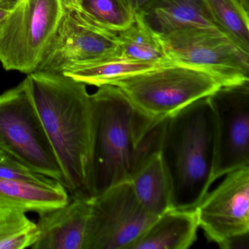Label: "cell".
Wrapping results in <instances>:
<instances>
[{
  "mask_svg": "<svg viewBox=\"0 0 249 249\" xmlns=\"http://www.w3.org/2000/svg\"><path fill=\"white\" fill-rule=\"evenodd\" d=\"M36 110L54 150L71 198L94 197L93 122L87 85L63 74L27 77Z\"/></svg>",
  "mask_w": 249,
  "mask_h": 249,
  "instance_id": "1",
  "label": "cell"
},
{
  "mask_svg": "<svg viewBox=\"0 0 249 249\" xmlns=\"http://www.w3.org/2000/svg\"><path fill=\"white\" fill-rule=\"evenodd\" d=\"M98 88L91 95L94 197L129 181L137 169L160 151L166 120L155 124L145 119L115 86Z\"/></svg>",
  "mask_w": 249,
  "mask_h": 249,
  "instance_id": "2",
  "label": "cell"
},
{
  "mask_svg": "<svg viewBox=\"0 0 249 249\" xmlns=\"http://www.w3.org/2000/svg\"><path fill=\"white\" fill-rule=\"evenodd\" d=\"M160 153L171 188L172 208L195 209L213 183L215 123L208 97L166 119Z\"/></svg>",
  "mask_w": 249,
  "mask_h": 249,
  "instance_id": "3",
  "label": "cell"
},
{
  "mask_svg": "<svg viewBox=\"0 0 249 249\" xmlns=\"http://www.w3.org/2000/svg\"><path fill=\"white\" fill-rule=\"evenodd\" d=\"M135 110L157 124L221 87L211 75L183 65L164 64L110 83Z\"/></svg>",
  "mask_w": 249,
  "mask_h": 249,
  "instance_id": "4",
  "label": "cell"
},
{
  "mask_svg": "<svg viewBox=\"0 0 249 249\" xmlns=\"http://www.w3.org/2000/svg\"><path fill=\"white\" fill-rule=\"evenodd\" d=\"M0 145L32 171L65 186L63 173L36 110L27 78L0 95Z\"/></svg>",
  "mask_w": 249,
  "mask_h": 249,
  "instance_id": "5",
  "label": "cell"
},
{
  "mask_svg": "<svg viewBox=\"0 0 249 249\" xmlns=\"http://www.w3.org/2000/svg\"><path fill=\"white\" fill-rule=\"evenodd\" d=\"M60 0H19L0 24V62L6 71L36 72L64 13Z\"/></svg>",
  "mask_w": 249,
  "mask_h": 249,
  "instance_id": "6",
  "label": "cell"
},
{
  "mask_svg": "<svg viewBox=\"0 0 249 249\" xmlns=\"http://www.w3.org/2000/svg\"><path fill=\"white\" fill-rule=\"evenodd\" d=\"M160 36L168 64L202 71L221 87L249 81V53L218 30L187 27Z\"/></svg>",
  "mask_w": 249,
  "mask_h": 249,
  "instance_id": "7",
  "label": "cell"
},
{
  "mask_svg": "<svg viewBox=\"0 0 249 249\" xmlns=\"http://www.w3.org/2000/svg\"><path fill=\"white\" fill-rule=\"evenodd\" d=\"M91 204L84 249H129L157 217L141 205L129 181L111 186Z\"/></svg>",
  "mask_w": 249,
  "mask_h": 249,
  "instance_id": "8",
  "label": "cell"
},
{
  "mask_svg": "<svg viewBox=\"0 0 249 249\" xmlns=\"http://www.w3.org/2000/svg\"><path fill=\"white\" fill-rule=\"evenodd\" d=\"M64 9L37 71L62 74L75 64L122 56L118 32L80 10Z\"/></svg>",
  "mask_w": 249,
  "mask_h": 249,
  "instance_id": "9",
  "label": "cell"
},
{
  "mask_svg": "<svg viewBox=\"0 0 249 249\" xmlns=\"http://www.w3.org/2000/svg\"><path fill=\"white\" fill-rule=\"evenodd\" d=\"M208 99L215 123L214 182L249 167V81L221 87Z\"/></svg>",
  "mask_w": 249,
  "mask_h": 249,
  "instance_id": "10",
  "label": "cell"
},
{
  "mask_svg": "<svg viewBox=\"0 0 249 249\" xmlns=\"http://www.w3.org/2000/svg\"><path fill=\"white\" fill-rule=\"evenodd\" d=\"M225 176L195 208L199 228L221 249L230 240L249 233V167Z\"/></svg>",
  "mask_w": 249,
  "mask_h": 249,
  "instance_id": "11",
  "label": "cell"
},
{
  "mask_svg": "<svg viewBox=\"0 0 249 249\" xmlns=\"http://www.w3.org/2000/svg\"><path fill=\"white\" fill-rule=\"evenodd\" d=\"M91 200L71 198L68 204L40 214L34 249H84Z\"/></svg>",
  "mask_w": 249,
  "mask_h": 249,
  "instance_id": "12",
  "label": "cell"
},
{
  "mask_svg": "<svg viewBox=\"0 0 249 249\" xmlns=\"http://www.w3.org/2000/svg\"><path fill=\"white\" fill-rule=\"evenodd\" d=\"M138 12L159 36L187 27L222 33L205 0H152Z\"/></svg>",
  "mask_w": 249,
  "mask_h": 249,
  "instance_id": "13",
  "label": "cell"
},
{
  "mask_svg": "<svg viewBox=\"0 0 249 249\" xmlns=\"http://www.w3.org/2000/svg\"><path fill=\"white\" fill-rule=\"evenodd\" d=\"M195 209L170 208L158 215L129 249H186L197 238Z\"/></svg>",
  "mask_w": 249,
  "mask_h": 249,
  "instance_id": "14",
  "label": "cell"
},
{
  "mask_svg": "<svg viewBox=\"0 0 249 249\" xmlns=\"http://www.w3.org/2000/svg\"><path fill=\"white\" fill-rule=\"evenodd\" d=\"M66 188L52 179L46 183L0 178V208H13L39 215L68 204Z\"/></svg>",
  "mask_w": 249,
  "mask_h": 249,
  "instance_id": "15",
  "label": "cell"
},
{
  "mask_svg": "<svg viewBox=\"0 0 249 249\" xmlns=\"http://www.w3.org/2000/svg\"><path fill=\"white\" fill-rule=\"evenodd\" d=\"M129 181L141 205L153 215L172 208L171 188L160 151L148 157Z\"/></svg>",
  "mask_w": 249,
  "mask_h": 249,
  "instance_id": "16",
  "label": "cell"
},
{
  "mask_svg": "<svg viewBox=\"0 0 249 249\" xmlns=\"http://www.w3.org/2000/svg\"><path fill=\"white\" fill-rule=\"evenodd\" d=\"M159 66L155 64L131 60L123 56L105 58L68 67L62 74L86 85L101 86L128 75H134Z\"/></svg>",
  "mask_w": 249,
  "mask_h": 249,
  "instance_id": "17",
  "label": "cell"
},
{
  "mask_svg": "<svg viewBox=\"0 0 249 249\" xmlns=\"http://www.w3.org/2000/svg\"><path fill=\"white\" fill-rule=\"evenodd\" d=\"M118 36L123 57L158 65L168 64L160 36L150 28L141 13L135 12L132 24L119 32Z\"/></svg>",
  "mask_w": 249,
  "mask_h": 249,
  "instance_id": "18",
  "label": "cell"
},
{
  "mask_svg": "<svg viewBox=\"0 0 249 249\" xmlns=\"http://www.w3.org/2000/svg\"><path fill=\"white\" fill-rule=\"evenodd\" d=\"M223 33L237 46L249 53V11L239 0H205Z\"/></svg>",
  "mask_w": 249,
  "mask_h": 249,
  "instance_id": "19",
  "label": "cell"
},
{
  "mask_svg": "<svg viewBox=\"0 0 249 249\" xmlns=\"http://www.w3.org/2000/svg\"><path fill=\"white\" fill-rule=\"evenodd\" d=\"M37 224L25 212L13 208H0V249L31 248L38 239Z\"/></svg>",
  "mask_w": 249,
  "mask_h": 249,
  "instance_id": "20",
  "label": "cell"
},
{
  "mask_svg": "<svg viewBox=\"0 0 249 249\" xmlns=\"http://www.w3.org/2000/svg\"><path fill=\"white\" fill-rule=\"evenodd\" d=\"M80 11L118 33L129 27L135 15L127 0H81Z\"/></svg>",
  "mask_w": 249,
  "mask_h": 249,
  "instance_id": "21",
  "label": "cell"
},
{
  "mask_svg": "<svg viewBox=\"0 0 249 249\" xmlns=\"http://www.w3.org/2000/svg\"><path fill=\"white\" fill-rule=\"evenodd\" d=\"M0 178L36 183H46L52 180L44 175L32 171L12 157H8L5 161H0Z\"/></svg>",
  "mask_w": 249,
  "mask_h": 249,
  "instance_id": "22",
  "label": "cell"
},
{
  "mask_svg": "<svg viewBox=\"0 0 249 249\" xmlns=\"http://www.w3.org/2000/svg\"><path fill=\"white\" fill-rule=\"evenodd\" d=\"M60 2L65 9L80 10L81 0H60Z\"/></svg>",
  "mask_w": 249,
  "mask_h": 249,
  "instance_id": "23",
  "label": "cell"
},
{
  "mask_svg": "<svg viewBox=\"0 0 249 249\" xmlns=\"http://www.w3.org/2000/svg\"><path fill=\"white\" fill-rule=\"evenodd\" d=\"M135 12L141 11L145 5L149 3L152 0H127Z\"/></svg>",
  "mask_w": 249,
  "mask_h": 249,
  "instance_id": "24",
  "label": "cell"
},
{
  "mask_svg": "<svg viewBox=\"0 0 249 249\" xmlns=\"http://www.w3.org/2000/svg\"><path fill=\"white\" fill-rule=\"evenodd\" d=\"M12 10L11 8H7V7L0 5V24L9 15Z\"/></svg>",
  "mask_w": 249,
  "mask_h": 249,
  "instance_id": "25",
  "label": "cell"
},
{
  "mask_svg": "<svg viewBox=\"0 0 249 249\" xmlns=\"http://www.w3.org/2000/svg\"><path fill=\"white\" fill-rule=\"evenodd\" d=\"M18 2L19 0H0V5L14 9Z\"/></svg>",
  "mask_w": 249,
  "mask_h": 249,
  "instance_id": "26",
  "label": "cell"
},
{
  "mask_svg": "<svg viewBox=\"0 0 249 249\" xmlns=\"http://www.w3.org/2000/svg\"><path fill=\"white\" fill-rule=\"evenodd\" d=\"M8 157H11L7 154V153L4 151L3 148H2V147H1V145H0V161H5V160H6V159H8Z\"/></svg>",
  "mask_w": 249,
  "mask_h": 249,
  "instance_id": "27",
  "label": "cell"
}]
</instances>
